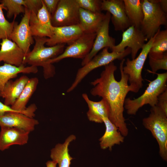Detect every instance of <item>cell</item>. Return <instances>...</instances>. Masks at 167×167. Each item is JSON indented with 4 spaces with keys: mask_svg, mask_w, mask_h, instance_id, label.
Masks as SVG:
<instances>
[{
    "mask_svg": "<svg viewBox=\"0 0 167 167\" xmlns=\"http://www.w3.org/2000/svg\"><path fill=\"white\" fill-rule=\"evenodd\" d=\"M76 136L71 135L68 136L62 143L57 144L51 150L50 157L55 161L58 167H70L73 158L69 153V146L70 143L75 140Z\"/></svg>",
    "mask_w": 167,
    "mask_h": 167,
    "instance_id": "cell-23",
    "label": "cell"
},
{
    "mask_svg": "<svg viewBox=\"0 0 167 167\" xmlns=\"http://www.w3.org/2000/svg\"><path fill=\"white\" fill-rule=\"evenodd\" d=\"M96 36V33H84L68 45L62 54L50 60L49 63L52 64L68 58L84 59L91 51Z\"/></svg>",
    "mask_w": 167,
    "mask_h": 167,
    "instance_id": "cell-9",
    "label": "cell"
},
{
    "mask_svg": "<svg viewBox=\"0 0 167 167\" xmlns=\"http://www.w3.org/2000/svg\"><path fill=\"white\" fill-rule=\"evenodd\" d=\"M47 10L51 15L55 11L59 0H42Z\"/></svg>",
    "mask_w": 167,
    "mask_h": 167,
    "instance_id": "cell-34",
    "label": "cell"
},
{
    "mask_svg": "<svg viewBox=\"0 0 167 167\" xmlns=\"http://www.w3.org/2000/svg\"><path fill=\"white\" fill-rule=\"evenodd\" d=\"M38 83V79L36 77L29 79L19 97L11 106V108L29 117L33 118L37 109L36 105L32 104L28 107L26 106L36 90Z\"/></svg>",
    "mask_w": 167,
    "mask_h": 167,
    "instance_id": "cell-16",
    "label": "cell"
},
{
    "mask_svg": "<svg viewBox=\"0 0 167 167\" xmlns=\"http://www.w3.org/2000/svg\"><path fill=\"white\" fill-rule=\"evenodd\" d=\"M147 41L140 28L131 26L122 34V40L118 45L111 49L112 51L117 53L124 52L126 47L131 49L132 59L135 58L139 50L142 49Z\"/></svg>",
    "mask_w": 167,
    "mask_h": 167,
    "instance_id": "cell-11",
    "label": "cell"
},
{
    "mask_svg": "<svg viewBox=\"0 0 167 167\" xmlns=\"http://www.w3.org/2000/svg\"><path fill=\"white\" fill-rule=\"evenodd\" d=\"M161 8L163 11L166 13H167V0H158Z\"/></svg>",
    "mask_w": 167,
    "mask_h": 167,
    "instance_id": "cell-36",
    "label": "cell"
},
{
    "mask_svg": "<svg viewBox=\"0 0 167 167\" xmlns=\"http://www.w3.org/2000/svg\"><path fill=\"white\" fill-rule=\"evenodd\" d=\"M82 96L88 106V110L87 114L90 121L97 123H102L103 118H108L109 108L104 100L102 99L99 101H94L90 100L86 93L83 94Z\"/></svg>",
    "mask_w": 167,
    "mask_h": 167,
    "instance_id": "cell-25",
    "label": "cell"
},
{
    "mask_svg": "<svg viewBox=\"0 0 167 167\" xmlns=\"http://www.w3.org/2000/svg\"><path fill=\"white\" fill-rule=\"evenodd\" d=\"M38 71L37 67L25 66L22 65L19 66L4 63L0 66V97L1 93L6 84L11 79L16 77L21 73L36 74Z\"/></svg>",
    "mask_w": 167,
    "mask_h": 167,
    "instance_id": "cell-24",
    "label": "cell"
},
{
    "mask_svg": "<svg viewBox=\"0 0 167 167\" xmlns=\"http://www.w3.org/2000/svg\"><path fill=\"white\" fill-rule=\"evenodd\" d=\"M148 117L143 119V124L156 139L159 146V154L167 161V116L157 105L151 107Z\"/></svg>",
    "mask_w": 167,
    "mask_h": 167,
    "instance_id": "cell-4",
    "label": "cell"
},
{
    "mask_svg": "<svg viewBox=\"0 0 167 167\" xmlns=\"http://www.w3.org/2000/svg\"><path fill=\"white\" fill-rule=\"evenodd\" d=\"M142 6L144 17L140 28L148 41L161 25H167V13L162 9L158 0H143Z\"/></svg>",
    "mask_w": 167,
    "mask_h": 167,
    "instance_id": "cell-5",
    "label": "cell"
},
{
    "mask_svg": "<svg viewBox=\"0 0 167 167\" xmlns=\"http://www.w3.org/2000/svg\"><path fill=\"white\" fill-rule=\"evenodd\" d=\"M29 24L32 36L51 37L53 34L51 15L43 2L37 14L31 12Z\"/></svg>",
    "mask_w": 167,
    "mask_h": 167,
    "instance_id": "cell-14",
    "label": "cell"
},
{
    "mask_svg": "<svg viewBox=\"0 0 167 167\" xmlns=\"http://www.w3.org/2000/svg\"><path fill=\"white\" fill-rule=\"evenodd\" d=\"M1 128L0 151H4L13 145H22L28 143L30 132L15 127Z\"/></svg>",
    "mask_w": 167,
    "mask_h": 167,
    "instance_id": "cell-19",
    "label": "cell"
},
{
    "mask_svg": "<svg viewBox=\"0 0 167 167\" xmlns=\"http://www.w3.org/2000/svg\"><path fill=\"white\" fill-rule=\"evenodd\" d=\"M29 79L26 75H23L15 81L9 80L0 94V97L4 99V104L11 106L20 95Z\"/></svg>",
    "mask_w": 167,
    "mask_h": 167,
    "instance_id": "cell-20",
    "label": "cell"
},
{
    "mask_svg": "<svg viewBox=\"0 0 167 167\" xmlns=\"http://www.w3.org/2000/svg\"><path fill=\"white\" fill-rule=\"evenodd\" d=\"M111 15L108 12L105 14V18L100 27L96 32L92 48L88 55L83 59L81 65L83 66L90 61L101 49L108 47L111 50L115 45V39L109 34V24Z\"/></svg>",
    "mask_w": 167,
    "mask_h": 167,
    "instance_id": "cell-12",
    "label": "cell"
},
{
    "mask_svg": "<svg viewBox=\"0 0 167 167\" xmlns=\"http://www.w3.org/2000/svg\"><path fill=\"white\" fill-rule=\"evenodd\" d=\"M154 39L148 56L159 59L163 58L167 50V30L160 29L153 36Z\"/></svg>",
    "mask_w": 167,
    "mask_h": 167,
    "instance_id": "cell-27",
    "label": "cell"
},
{
    "mask_svg": "<svg viewBox=\"0 0 167 167\" xmlns=\"http://www.w3.org/2000/svg\"><path fill=\"white\" fill-rule=\"evenodd\" d=\"M46 167H56L57 163L53 161H48L46 163Z\"/></svg>",
    "mask_w": 167,
    "mask_h": 167,
    "instance_id": "cell-37",
    "label": "cell"
},
{
    "mask_svg": "<svg viewBox=\"0 0 167 167\" xmlns=\"http://www.w3.org/2000/svg\"><path fill=\"white\" fill-rule=\"evenodd\" d=\"M30 11L25 7L24 16L19 24L15 22L10 39L15 43L26 55L30 51V47L34 42L29 24Z\"/></svg>",
    "mask_w": 167,
    "mask_h": 167,
    "instance_id": "cell-10",
    "label": "cell"
},
{
    "mask_svg": "<svg viewBox=\"0 0 167 167\" xmlns=\"http://www.w3.org/2000/svg\"><path fill=\"white\" fill-rule=\"evenodd\" d=\"M103 121L105 130L103 135L99 139L100 146L102 149L108 148L111 151L112 147L115 145H119L124 142V137L108 117L103 118Z\"/></svg>",
    "mask_w": 167,
    "mask_h": 167,
    "instance_id": "cell-21",
    "label": "cell"
},
{
    "mask_svg": "<svg viewBox=\"0 0 167 167\" xmlns=\"http://www.w3.org/2000/svg\"><path fill=\"white\" fill-rule=\"evenodd\" d=\"M0 3L3 9L7 11V17L9 19L14 16L15 19L17 15L25 12L24 0H2Z\"/></svg>",
    "mask_w": 167,
    "mask_h": 167,
    "instance_id": "cell-28",
    "label": "cell"
},
{
    "mask_svg": "<svg viewBox=\"0 0 167 167\" xmlns=\"http://www.w3.org/2000/svg\"><path fill=\"white\" fill-rule=\"evenodd\" d=\"M7 112H16L22 113L13 109L11 106L6 105L0 101V115L3 114Z\"/></svg>",
    "mask_w": 167,
    "mask_h": 167,
    "instance_id": "cell-35",
    "label": "cell"
},
{
    "mask_svg": "<svg viewBox=\"0 0 167 167\" xmlns=\"http://www.w3.org/2000/svg\"><path fill=\"white\" fill-rule=\"evenodd\" d=\"M155 74L157 77L150 82L142 95L134 99L126 98L124 108L128 114L135 115L139 109L145 105L148 104L151 107L157 105L158 96L167 89V72Z\"/></svg>",
    "mask_w": 167,
    "mask_h": 167,
    "instance_id": "cell-3",
    "label": "cell"
},
{
    "mask_svg": "<svg viewBox=\"0 0 167 167\" xmlns=\"http://www.w3.org/2000/svg\"><path fill=\"white\" fill-rule=\"evenodd\" d=\"M79 24L84 33H96L105 17L102 12L93 13L81 8L79 12Z\"/></svg>",
    "mask_w": 167,
    "mask_h": 167,
    "instance_id": "cell-22",
    "label": "cell"
},
{
    "mask_svg": "<svg viewBox=\"0 0 167 167\" xmlns=\"http://www.w3.org/2000/svg\"><path fill=\"white\" fill-rule=\"evenodd\" d=\"M101 11L110 13L111 19L116 31L123 32L131 26L126 15L123 0H103L101 4Z\"/></svg>",
    "mask_w": 167,
    "mask_h": 167,
    "instance_id": "cell-13",
    "label": "cell"
},
{
    "mask_svg": "<svg viewBox=\"0 0 167 167\" xmlns=\"http://www.w3.org/2000/svg\"><path fill=\"white\" fill-rule=\"evenodd\" d=\"M79 8L76 0H59L55 11L51 15L53 26L79 24Z\"/></svg>",
    "mask_w": 167,
    "mask_h": 167,
    "instance_id": "cell-8",
    "label": "cell"
},
{
    "mask_svg": "<svg viewBox=\"0 0 167 167\" xmlns=\"http://www.w3.org/2000/svg\"><path fill=\"white\" fill-rule=\"evenodd\" d=\"M109 48L103 49L98 54L95 55L90 61L78 71L75 80L71 86L67 90V92L73 90L82 80L93 70L103 66H105L114 60H122L131 54V50L127 47L125 51L121 53L113 51L109 52Z\"/></svg>",
    "mask_w": 167,
    "mask_h": 167,
    "instance_id": "cell-6",
    "label": "cell"
},
{
    "mask_svg": "<svg viewBox=\"0 0 167 167\" xmlns=\"http://www.w3.org/2000/svg\"><path fill=\"white\" fill-rule=\"evenodd\" d=\"M35 44L31 51L27 54L23 64L43 68V75L46 79L54 76L55 74V68L52 64L49 63L51 59L55 58L64 51L65 44H59L46 47L45 45L48 38L33 36Z\"/></svg>",
    "mask_w": 167,
    "mask_h": 167,
    "instance_id": "cell-2",
    "label": "cell"
},
{
    "mask_svg": "<svg viewBox=\"0 0 167 167\" xmlns=\"http://www.w3.org/2000/svg\"><path fill=\"white\" fill-rule=\"evenodd\" d=\"M125 61L124 58L120 63L121 76L119 81L115 78L114 73L117 67L112 62L105 66L99 78L91 82L94 87L90 92L92 95L101 97L106 101L109 108V119L124 137L128 134L123 115L124 103L127 94L132 92L128 84V76L123 71Z\"/></svg>",
    "mask_w": 167,
    "mask_h": 167,
    "instance_id": "cell-1",
    "label": "cell"
},
{
    "mask_svg": "<svg viewBox=\"0 0 167 167\" xmlns=\"http://www.w3.org/2000/svg\"><path fill=\"white\" fill-rule=\"evenodd\" d=\"M153 39V36L144 44L139 54L135 58L131 60L127 58L125 63V66H123V72L128 76L129 85L132 88V92H138L143 86L142 69Z\"/></svg>",
    "mask_w": 167,
    "mask_h": 167,
    "instance_id": "cell-7",
    "label": "cell"
},
{
    "mask_svg": "<svg viewBox=\"0 0 167 167\" xmlns=\"http://www.w3.org/2000/svg\"><path fill=\"white\" fill-rule=\"evenodd\" d=\"M0 62L19 66L23 64L26 56L24 51L8 38L2 40L0 43Z\"/></svg>",
    "mask_w": 167,
    "mask_h": 167,
    "instance_id": "cell-18",
    "label": "cell"
},
{
    "mask_svg": "<svg viewBox=\"0 0 167 167\" xmlns=\"http://www.w3.org/2000/svg\"><path fill=\"white\" fill-rule=\"evenodd\" d=\"M25 7L31 12L37 14L42 6V0H24Z\"/></svg>",
    "mask_w": 167,
    "mask_h": 167,
    "instance_id": "cell-32",
    "label": "cell"
},
{
    "mask_svg": "<svg viewBox=\"0 0 167 167\" xmlns=\"http://www.w3.org/2000/svg\"><path fill=\"white\" fill-rule=\"evenodd\" d=\"M125 12L131 26L140 28L144 17L142 0H123Z\"/></svg>",
    "mask_w": 167,
    "mask_h": 167,
    "instance_id": "cell-26",
    "label": "cell"
},
{
    "mask_svg": "<svg viewBox=\"0 0 167 167\" xmlns=\"http://www.w3.org/2000/svg\"><path fill=\"white\" fill-rule=\"evenodd\" d=\"M0 3V40L6 38L10 39L15 23V19L11 22H9L5 18Z\"/></svg>",
    "mask_w": 167,
    "mask_h": 167,
    "instance_id": "cell-29",
    "label": "cell"
},
{
    "mask_svg": "<svg viewBox=\"0 0 167 167\" xmlns=\"http://www.w3.org/2000/svg\"><path fill=\"white\" fill-rule=\"evenodd\" d=\"M80 8L93 12H101L102 0H76Z\"/></svg>",
    "mask_w": 167,
    "mask_h": 167,
    "instance_id": "cell-30",
    "label": "cell"
},
{
    "mask_svg": "<svg viewBox=\"0 0 167 167\" xmlns=\"http://www.w3.org/2000/svg\"><path fill=\"white\" fill-rule=\"evenodd\" d=\"M53 34L45 44L49 47L59 44L69 45L84 33L79 24L61 27H53Z\"/></svg>",
    "mask_w": 167,
    "mask_h": 167,
    "instance_id": "cell-15",
    "label": "cell"
},
{
    "mask_svg": "<svg viewBox=\"0 0 167 167\" xmlns=\"http://www.w3.org/2000/svg\"><path fill=\"white\" fill-rule=\"evenodd\" d=\"M156 105L158 106L167 116V89L158 96Z\"/></svg>",
    "mask_w": 167,
    "mask_h": 167,
    "instance_id": "cell-33",
    "label": "cell"
},
{
    "mask_svg": "<svg viewBox=\"0 0 167 167\" xmlns=\"http://www.w3.org/2000/svg\"><path fill=\"white\" fill-rule=\"evenodd\" d=\"M39 123L37 120L20 113L7 112L0 115L1 127L17 128L30 132Z\"/></svg>",
    "mask_w": 167,
    "mask_h": 167,
    "instance_id": "cell-17",
    "label": "cell"
},
{
    "mask_svg": "<svg viewBox=\"0 0 167 167\" xmlns=\"http://www.w3.org/2000/svg\"><path fill=\"white\" fill-rule=\"evenodd\" d=\"M149 57V64L151 69V72L155 74L159 70H167V53L166 52L163 58L156 59Z\"/></svg>",
    "mask_w": 167,
    "mask_h": 167,
    "instance_id": "cell-31",
    "label": "cell"
}]
</instances>
